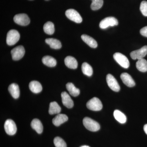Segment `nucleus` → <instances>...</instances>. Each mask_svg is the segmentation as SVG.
<instances>
[{
    "instance_id": "obj_1",
    "label": "nucleus",
    "mask_w": 147,
    "mask_h": 147,
    "mask_svg": "<svg viewBox=\"0 0 147 147\" xmlns=\"http://www.w3.org/2000/svg\"><path fill=\"white\" fill-rule=\"evenodd\" d=\"M83 124L87 129L92 131H98L100 128L99 123L89 117L84 118L83 121Z\"/></svg>"
},
{
    "instance_id": "obj_2",
    "label": "nucleus",
    "mask_w": 147,
    "mask_h": 147,
    "mask_svg": "<svg viewBox=\"0 0 147 147\" xmlns=\"http://www.w3.org/2000/svg\"><path fill=\"white\" fill-rule=\"evenodd\" d=\"M19 32L15 30H10L7 35L6 42L7 45L11 46L15 45L20 39Z\"/></svg>"
},
{
    "instance_id": "obj_3",
    "label": "nucleus",
    "mask_w": 147,
    "mask_h": 147,
    "mask_svg": "<svg viewBox=\"0 0 147 147\" xmlns=\"http://www.w3.org/2000/svg\"><path fill=\"white\" fill-rule=\"evenodd\" d=\"M86 106L88 109L92 111H100L102 109L101 101L98 98L94 97L87 102Z\"/></svg>"
},
{
    "instance_id": "obj_4",
    "label": "nucleus",
    "mask_w": 147,
    "mask_h": 147,
    "mask_svg": "<svg viewBox=\"0 0 147 147\" xmlns=\"http://www.w3.org/2000/svg\"><path fill=\"white\" fill-rule=\"evenodd\" d=\"M113 57L116 62L122 67L126 69L129 67V61L124 55L121 53H117L113 55Z\"/></svg>"
},
{
    "instance_id": "obj_5",
    "label": "nucleus",
    "mask_w": 147,
    "mask_h": 147,
    "mask_svg": "<svg viewBox=\"0 0 147 147\" xmlns=\"http://www.w3.org/2000/svg\"><path fill=\"white\" fill-rule=\"evenodd\" d=\"M65 15L69 20L76 23H81L83 21L82 16L75 9H70L66 11Z\"/></svg>"
},
{
    "instance_id": "obj_6",
    "label": "nucleus",
    "mask_w": 147,
    "mask_h": 147,
    "mask_svg": "<svg viewBox=\"0 0 147 147\" xmlns=\"http://www.w3.org/2000/svg\"><path fill=\"white\" fill-rule=\"evenodd\" d=\"M118 21L114 17H108L104 18L100 21L99 27L101 29H105L110 26H114L118 25Z\"/></svg>"
},
{
    "instance_id": "obj_7",
    "label": "nucleus",
    "mask_w": 147,
    "mask_h": 147,
    "mask_svg": "<svg viewBox=\"0 0 147 147\" xmlns=\"http://www.w3.org/2000/svg\"><path fill=\"white\" fill-rule=\"evenodd\" d=\"M13 21L16 24L21 26H28L30 22V18L25 13L16 14L13 17Z\"/></svg>"
},
{
    "instance_id": "obj_8",
    "label": "nucleus",
    "mask_w": 147,
    "mask_h": 147,
    "mask_svg": "<svg viewBox=\"0 0 147 147\" xmlns=\"http://www.w3.org/2000/svg\"><path fill=\"white\" fill-rule=\"evenodd\" d=\"M25 54V50L22 45H19L11 50V56L14 61H18L24 57Z\"/></svg>"
},
{
    "instance_id": "obj_9",
    "label": "nucleus",
    "mask_w": 147,
    "mask_h": 147,
    "mask_svg": "<svg viewBox=\"0 0 147 147\" xmlns=\"http://www.w3.org/2000/svg\"><path fill=\"white\" fill-rule=\"evenodd\" d=\"M106 81L108 86L114 91L118 92L120 90V87L117 81L112 74H108L107 75Z\"/></svg>"
},
{
    "instance_id": "obj_10",
    "label": "nucleus",
    "mask_w": 147,
    "mask_h": 147,
    "mask_svg": "<svg viewBox=\"0 0 147 147\" xmlns=\"http://www.w3.org/2000/svg\"><path fill=\"white\" fill-rule=\"evenodd\" d=\"M4 129L7 134L9 135H14L16 134L17 131L16 124L11 119H7L5 121Z\"/></svg>"
},
{
    "instance_id": "obj_11",
    "label": "nucleus",
    "mask_w": 147,
    "mask_h": 147,
    "mask_svg": "<svg viewBox=\"0 0 147 147\" xmlns=\"http://www.w3.org/2000/svg\"><path fill=\"white\" fill-rule=\"evenodd\" d=\"M147 55V46L145 45L139 50L132 51L130 53V57L134 60L143 59Z\"/></svg>"
},
{
    "instance_id": "obj_12",
    "label": "nucleus",
    "mask_w": 147,
    "mask_h": 147,
    "mask_svg": "<svg viewBox=\"0 0 147 147\" xmlns=\"http://www.w3.org/2000/svg\"><path fill=\"white\" fill-rule=\"evenodd\" d=\"M62 102L63 105L68 108H71L73 107L74 102L69 95L65 92H62Z\"/></svg>"
},
{
    "instance_id": "obj_13",
    "label": "nucleus",
    "mask_w": 147,
    "mask_h": 147,
    "mask_svg": "<svg viewBox=\"0 0 147 147\" xmlns=\"http://www.w3.org/2000/svg\"><path fill=\"white\" fill-rule=\"evenodd\" d=\"M121 79L123 82L127 87H134L135 83L131 76L127 73H123L121 75Z\"/></svg>"
},
{
    "instance_id": "obj_14",
    "label": "nucleus",
    "mask_w": 147,
    "mask_h": 147,
    "mask_svg": "<svg viewBox=\"0 0 147 147\" xmlns=\"http://www.w3.org/2000/svg\"><path fill=\"white\" fill-rule=\"evenodd\" d=\"M68 117L66 115L59 114L53 119V123L55 126H59L68 120Z\"/></svg>"
},
{
    "instance_id": "obj_15",
    "label": "nucleus",
    "mask_w": 147,
    "mask_h": 147,
    "mask_svg": "<svg viewBox=\"0 0 147 147\" xmlns=\"http://www.w3.org/2000/svg\"><path fill=\"white\" fill-rule=\"evenodd\" d=\"M66 66L68 68L76 69L78 67V62L76 59L71 56H67L64 60Z\"/></svg>"
},
{
    "instance_id": "obj_16",
    "label": "nucleus",
    "mask_w": 147,
    "mask_h": 147,
    "mask_svg": "<svg viewBox=\"0 0 147 147\" xmlns=\"http://www.w3.org/2000/svg\"><path fill=\"white\" fill-rule=\"evenodd\" d=\"M8 91L14 98H18L20 96V90L17 84H12L8 87Z\"/></svg>"
},
{
    "instance_id": "obj_17",
    "label": "nucleus",
    "mask_w": 147,
    "mask_h": 147,
    "mask_svg": "<svg viewBox=\"0 0 147 147\" xmlns=\"http://www.w3.org/2000/svg\"><path fill=\"white\" fill-rule=\"evenodd\" d=\"M82 39L84 42L92 48H95L97 47V42L93 38L86 34L82 35Z\"/></svg>"
},
{
    "instance_id": "obj_18",
    "label": "nucleus",
    "mask_w": 147,
    "mask_h": 147,
    "mask_svg": "<svg viewBox=\"0 0 147 147\" xmlns=\"http://www.w3.org/2000/svg\"><path fill=\"white\" fill-rule=\"evenodd\" d=\"M29 87L30 90L34 93H38L42 90L41 84L37 81H32L29 84Z\"/></svg>"
},
{
    "instance_id": "obj_19",
    "label": "nucleus",
    "mask_w": 147,
    "mask_h": 147,
    "mask_svg": "<svg viewBox=\"0 0 147 147\" xmlns=\"http://www.w3.org/2000/svg\"><path fill=\"white\" fill-rule=\"evenodd\" d=\"M31 126L32 128L36 131L37 133L39 134L42 133L43 131V126L40 121L38 119H34L32 121Z\"/></svg>"
},
{
    "instance_id": "obj_20",
    "label": "nucleus",
    "mask_w": 147,
    "mask_h": 147,
    "mask_svg": "<svg viewBox=\"0 0 147 147\" xmlns=\"http://www.w3.org/2000/svg\"><path fill=\"white\" fill-rule=\"evenodd\" d=\"M45 42L50 45L51 48L54 49H59L62 47L61 44L59 40L55 38H49L45 39Z\"/></svg>"
},
{
    "instance_id": "obj_21",
    "label": "nucleus",
    "mask_w": 147,
    "mask_h": 147,
    "mask_svg": "<svg viewBox=\"0 0 147 147\" xmlns=\"http://www.w3.org/2000/svg\"><path fill=\"white\" fill-rule=\"evenodd\" d=\"M66 87L69 94L72 96L76 97L80 94V90L76 88L72 83H67L66 85Z\"/></svg>"
},
{
    "instance_id": "obj_22",
    "label": "nucleus",
    "mask_w": 147,
    "mask_h": 147,
    "mask_svg": "<svg viewBox=\"0 0 147 147\" xmlns=\"http://www.w3.org/2000/svg\"><path fill=\"white\" fill-rule=\"evenodd\" d=\"M42 62L49 67H54L57 65V61L55 58L50 56H46L42 58Z\"/></svg>"
},
{
    "instance_id": "obj_23",
    "label": "nucleus",
    "mask_w": 147,
    "mask_h": 147,
    "mask_svg": "<svg viewBox=\"0 0 147 147\" xmlns=\"http://www.w3.org/2000/svg\"><path fill=\"white\" fill-rule=\"evenodd\" d=\"M61 108L57 102L53 101L50 102L49 106V113L50 115L59 114L60 113Z\"/></svg>"
},
{
    "instance_id": "obj_24",
    "label": "nucleus",
    "mask_w": 147,
    "mask_h": 147,
    "mask_svg": "<svg viewBox=\"0 0 147 147\" xmlns=\"http://www.w3.org/2000/svg\"><path fill=\"white\" fill-rule=\"evenodd\" d=\"M114 116L116 120L117 121L120 123L123 124L126 122V116L119 110H115L114 112Z\"/></svg>"
},
{
    "instance_id": "obj_25",
    "label": "nucleus",
    "mask_w": 147,
    "mask_h": 147,
    "mask_svg": "<svg viewBox=\"0 0 147 147\" xmlns=\"http://www.w3.org/2000/svg\"><path fill=\"white\" fill-rule=\"evenodd\" d=\"M136 65V67L139 71L143 72L147 71V61L145 59L138 60Z\"/></svg>"
},
{
    "instance_id": "obj_26",
    "label": "nucleus",
    "mask_w": 147,
    "mask_h": 147,
    "mask_svg": "<svg viewBox=\"0 0 147 147\" xmlns=\"http://www.w3.org/2000/svg\"><path fill=\"white\" fill-rule=\"evenodd\" d=\"M43 30L47 34L52 35L55 32V26L52 22L48 21L45 23L43 26Z\"/></svg>"
},
{
    "instance_id": "obj_27",
    "label": "nucleus",
    "mask_w": 147,
    "mask_h": 147,
    "mask_svg": "<svg viewBox=\"0 0 147 147\" xmlns=\"http://www.w3.org/2000/svg\"><path fill=\"white\" fill-rule=\"evenodd\" d=\"M82 72L85 75L91 76L93 74V69L91 65L87 63H84L82 65Z\"/></svg>"
},
{
    "instance_id": "obj_28",
    "label": "nucleus",
    "mask_w": 147,
    "mask_h": 147,
    "mask_svg": "<svg viewBox=\"0 0 147 147\" xmlns=\"http://www.w3.org/2000/svg\"><path fill=\"white\" fill-rule=\"evenodd\" d=\"M91 8L92 10H97L102 7L103 4V0H92Z\"/></svg>"
},
{
    "instance_id": "obj_29",
    "label": "nucleus",
    "mask_w": 147,
    "mask_h": 147,
    "mask_svg": "<svg viewBox=\"0 0 147 147\" xmlns=\"http://www.w3.org/2000/svg\"><path fill=\"white\" fill-rule=\"evenodd\" d=\"M54 143L56 147H67L65 142L61 137H55L54 140Z\"/></svg>"
},
{
    "instance_id": "obj_30",
    "label": "nucleus",
    "mask_w": 147,
    "mask_h": 147,
    "mask_svg": "<svg viewBox=\"0 0 147 147\" xmlns=\"http://www.w3.org/2000/svg\"><path fill=\"white\" fill-rule=\"evenodd\" d=\"M140 9L143 15L147 16V1H143L140 5Z\"/></svg>"
},
{
    "instance_id": "obj_31",
    "label": "nucleus",
    "mask_w": 147,
    "mask_h": 147,
    "mask_svg": "<svg viewBox=\"0 0 147 147\" xmlns=\"http://www.w3.org/2000/svg\"><path fill=\"white\" fill-rule=\"evenodd\" d=\"M140 34L143 36L146 37H147V26L142 28L140 30Z\"/></svg>"
},
{
    "instance_id": "obj_32",
    "label": "nucleus",
    "mask_w": 147,
    "mask_h": 147,
    "mask_svg": "<svg viewBox=\"0 0 147 147\" xmlns=\"http://www.w3.org/2000/svg\"><path fill=\"white\" fill-rule=\"evenodd\" d=\"M144 131L145 133H146V134L147 135V124H146L144 126Z\"/></svg>"
},
{
    "instance_id": "obj_33",
    "label": "nucleus",
    "mask_w": 147,
    "mask_h": 147,
    "mask_svg": "<svg viewBox=\"0 0 147 147\" xmlns=\"http://www.w3.org/2000/svg\"><path fill=\"white\" fill-rule=\"evenodd\" d=\"M80 147H90L88 146H81Z\"/></svg>"
}]
</instances>
